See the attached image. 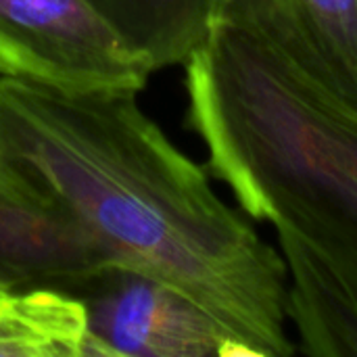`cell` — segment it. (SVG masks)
<instances>
[{
  "mask_svg": "<svg viewBox=\"0 0 357 357\" xmlns=\"http://www.w3.org/2000/svg\"><path fill=\"white\" fill-rule=\"evenodd\" d=\"M126 88L67 90L0 75V167L111 261L211 312L251 357H289L287 266Z\"/></svg>",
  "mask_w": 357,
  "mask_h": 357,
  "instance_id": "cell-1",
  "label": "cell"
},
{
  "mask_svg": "<svg viewBox=\"0 0 357 357\" xmlns=\"http://www.w3.org/2000/svg\"><path fill=\"white\" fill-rule=\"evenodd\" d=\"M188 126L243 211L357 268V111L215 25L186 63Z\"/></svg>",
  "mask_w": 357,
  "mask_h": 357,
  "instance_id": "cell-2",
  "label": "cell"
},
{
  "mask_svg": "<svg viewBox=\"0 0 357 357\" xmlns=\"http://www.w3.org/2000/svg\"><path fill=\"white\" fill-rule=\"evenodd\" d=\"M86 312L84 357H251L182 289L111 266L75 293Z\"/></svg>",
  "mask_w": 357,
  "mask_h": 357,
  "instance_id": "cell-3",
  "label": "cell"
},
{
  "mask_svg": "<svg viewBox=\"0 0 357 357\" xmlns=\"http://www.w3.org/2000/svg\"><path fill=\"white\" fill-rule=\"evenodd\" d=\"M0 75L67 90L140 92L151 71L84 0H0Z\"/></svg>",
  "mask_w": 357,
  "mask_h": 357,
  "instance_id": "cell-4",
  "label": "cell"
},
{
  "mask_svg": "<svg viewBox=\"0 0 357 357\" xmlns=\"http://www.w3.org/2000/svg\"><path fill=\"white\" fill-rule=\"evenodd\" d=\"M218 25L261 40L357 111V0H220Z\"/></svg>",
  "mask_w": 357,
  "mask_h": 357,
  "instance_id": "cell-5",
  "label": "cell"
},
{
  "mask_svg": "<svg viewBox=\"0 0 357 357\" xmlns=\"http://www.w3.org/2000/svg\"><path fill=\"white\" fill-rule=\"evenodd\" d=\"M111 268L105 253L59 209L0 167V289L75 295Z\"/></svg>",
  "mask_w": 357,
  "mask_h": 357,
  "instance_id": "cell-6",
  "label": "cell"
},
{
  "mask_svg": "<svg viewBox=\"0 0 357 357\" xmlns=\"http://www.w3.org/2000/svg\"><path fill=\"white\" fill-rule=\"evenodd\" d=\"M287 266V316L301 351L316 357H357V268L307 241L278 232Z\"/></svg>",
  "mask_w": 357,
  "mask_h": 357,
  "instance_id": "cell-7",
  "label": "cell"
},
{
  "mask_svg": "<svg viewBox=\"0 0 357 357\" xmlns=\"http://www.w3.org/2000/svg\"><path fill=\"white\" fill-rule=\"evenodd\" d=\"M153 73L186 65L218 25L220 0H84Z\"/></svg>",
  "mask_w": 357,
  "mask_h": 357,
  "instance_id": "cell-8",
  "label": "cell"
},
{
  "mask_svg": "<svg viewBox=\"0 0 357 357\" xmlns=\"http://www.w3.org/2000/svg\"><path fill=\"white\" fill-rule=\"evenodd\" d=\"M84 347L79 297L52 289L0 295V357H84Z\"/></svg>",
  "mask_w": 357,
  "mask_h": 357,
  "instance_id": "cell-9",
  "label": "cell"
},
{
  "mask_svg": "<svg viewBox=\"0 0 357 357\" xmlns=\"http://www.w3.org/2000/svg\"><path fill=\"white\" fill-rule=\"evenodd\" d=\"M0 293H6V291H2V289H0Z\"/></svg>",
  "mask_w": 357,
  "mask_h": 357,
  "instance_id": "cell-10",
  "label": "cell"
},
{
  "mask_svg": "<svg viewBox=\"0 0 357 357\" xmlns=\"http://www.w3.org/2000/svg\"><path fill=\"white\" fill-rule=\"evenodd\" d=\"M0 295H4V293H0Z\"/></svg>",
  "mask_w": 357,
  "mask_h": 357,
  "instance_id": "cell-11",
  "label": "cell"
}]
</instances>
